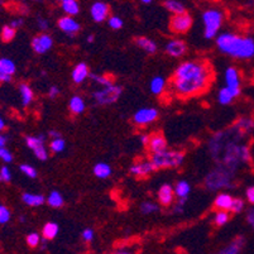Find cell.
Segmentation results:
<instances>
[{
    "instance_id": "cell-1",
    "label": "cell",
    "mask_w": 254,
    "mask_h": 254,
    "mask_svg": "<svg viewBox=\"0 0 254 254\" xmlns=\"http://www.w3.org/2000/svg\"><path fill=\"white\" fill-rule=\"evenodd\" d=\"M212 81V70L205 61L182 62L172 76V90L177 98L191 99L206 91Z\"/></svg>"
},
{
    "instance_id": "cell-2",
    "label": "cell",
    "mask_w": 254,
    "mask_h": 254,
    "mask_svg": "<svg viewBox=\"0 0 254 254\" xmlns=\"http://www.w3.org/2000/svg\"><path fill=\"white\" fill-rule=\"evenodd\" d=\"M216 46L224 55L237 60H251L254 57V39L237 33H223L216 38Z\"/></svg>"
},
{
    "instance_id": "cell-3",
    "label": "cell",
    "mask_w": 254,
    "mask_h": 254,
    "mask_svg": "<svg viewBox=\"0 0 254 254\" xmlns=\"http://www.w3.org/2000/svg\"><path fill=\"white\" fill-rule=\"evenodd\" d=\"M185 159V154L177 151H161L157 153H152L151 163L153 165L154 170L161 168H176L182 165Z\"/></svg>"
},
{
    "instance_id": "cell-4",
    "label": "cell",
    "mask_w": 254,
    "mask_h": 254,
    "mask_svg": "<svg viewBox=\"0 0 254 254\" xmlns=\"http://www.w3.org/2000/svg\"><path fill=\"white\" fill-rule=\"evenodd\" d=\"M235 171L226 166H220L211 171L206 179V185L211 190H218V189H224V187H230L233 184Z\"/></svg>"
},
{
    "instance_id": "cell-5",
    "label": "cell",
    "mask_w": 254,
    "mask_h": 254,
    "mask_svg": "<svg viewBox=\"0 0 254 254\" xmlns=\"http://www.w3.org/2000/svg\"><path fill=\"white\" fill-rule=\"evenodd\" d=\"M202 22H204V36L205 38L211 39L220 31L224 22L223 11L219 9H207L202 14Z\"/></svg>"
},
{
    "instance_id": "cell-6",
    "label": "cell",
    "mask_w": 254,
    "mask_h": 254,
    "mask_svg": "<svg viewBox=\"0 0 254 254\" xmlns=\"http://www.w3.org/2000/svg\"><path fill=\"white\" fill-rule=\"evenodd\" d=\"M122 92H123L122 86L112 85V86H105L100 90H96L95 92H92V99L98 105H110L120 98Z\"/></svg>"
},
{
    "instance_id": "cell-7",
    "label": "cell",
    "mask_w": 254,
    "mask_h": 254,
    "mask_svg": "<svg viewBox=\"0 0 254 254\" xmlns=\"http://www.w3.org/2000/svg\"><path fill=\"white\" fill-rule=\"evenodd\" d=\"M191 25H192V18L189 13H180V14H175L171 18L170 28L173 33L182 34L190 31Z\"/></svg>"
},
{
    "instance_id": "cell-8",
    "label": "cell",
    "mask_w": 254,
    "mask_h": 254,
    "mask_svg": "<svg viewBox=\"0 0 254 254\" xmlns=\"http://www.w3.org/2000/svg\"><path fill=\"white\" fill-rule=\"evenodd\" d=\"M225 86L234 94L235 96H239L242 92L240 86V75L235 67H228L225 71Z\"/></svg>"
},
{
    "instance_id": "cell-9",
    "label": "cell",
    "mask_w": 254,
    "mask_h": 254,
    "mask_svg": "<svg viewBox=\"0 0 254 254\" xmlns=\"http://www.w3.org/2000/svg\"><path fill=\"white\" fill-rule=\"evenodd\" d=\"M158 119V112L153 108H143L135 112L133 120L137 126H147Z\"/></svg>"
},
{
    "instance_id": "cell-10",
    "label": "cell",
    "mask_w": 254,
    "mask_h": 254,
    "mask_svg": "<svg viewBox=\"0 0 254 254\" xmlns=\"http://www.w3.org/2000/svg\"><path fill=\"white\" fill-rule=\"evenodd\" d=\"M52 46V37L48 36V34L46 33L39 34V36L34 37V38L32 39V48H33L34 52L38 53V55H43V53H46L47 51H50Z\"/></svg>"
},
{
    "instance_id": "cell-11",
    "label": "cell",
    "mask_w": 254,
    "mask_h": 254,
    "mask_svg": "<svg viewBox=\"0 0 254 254\" xmlns=\"http://www.w3.org/2000/svg\"><path fill=\"white\" fill-rule=\"evenodd\" d=\"M90 14L94 22L101 23L104 20L108 19L110 14V8L109 5L104 1H95L90 8Z\"/></svg>"
},
{
    "instance_id": "cell-12",
    "label": "cell",
    "mask_w": 254,
    "mask_h": 254,
    "mask_svg": "<svg viewBox=\"0 0 254 254\" xmlns=\"http://www.w3.org/2000/svg\"><path fill=\"white\" fill-rule=\"evenodd\" d=\"M147 148L149 149L151 153H157V152L167 149V142H166V138L163 137L162 133H154V134L149 135Z\"/></svg>"
},
{
    "instance_id": "cell-13",
    "label": "cell",
    "mask_w": 254,
    "mask_h": 254,
    "mask_svg": "<svg viewBox=\"0 0 254 254\" xmlns=\"http://www.w3.org/2000/svg\"><path fill=\"white\" fill-rule=\"evenodd\" d=\"M57 25H59V28L62 32H64L66 34H70V36H73V34H76L80 31V24L71 15L60 18Z\"/></svg>"
},
{
    "instance_id": "cell-14",
    "label": "cell",
    "mask_w": 254,
    "mask_h": 254,
    "mask_svg": "<svg viewBox=\"0 0 254 254\" xmlns=\"http://www.w3.org/2000/svg\"><path fill=\"white\" fill-rule=\"evenodd\" d=\"M153 170L154 167L151 163V161H140V162H137L131 166L130 173L133 175V176L145 177V176H148V175H151Z\"/></svg>"
},
{
    "instance_id": "cell-15",
    "label": "cell",
    "mask_w": 254,
    "mask_h": 254,
    "mask_svg": "<svg viewBox=\"0 0 254 254\" xmlns=\"http://www.w3.org/2000/svg\"><path fill=\"white\" fill-rule=\"evenodd\" d=\"M173 200H175V189L168 184L162 185L158 191V201L163 206H170Z\"/></svg>"
},
{
    "instance_id": "cell-16",
    "label": "cell",
    "mask_w": 254,
    "mask_h": 254,
    "mask_svg": "<svg viewBox=\"0 0 254 254\" xmlns=\"http://www.w3.org/2000/svg\"><path fill=\"white\" fill-rule=\"evenodd\" d=\"M166 52L172 57H181L186 52V43L181 39H171L166 45Z\"/></svg>"
},
{
    "instance_id": "cell-17",
    "label": "cell",
    "mask_w": 254,
    "mask_h": 254,
    "mask_svg": "<svg viewBox=\"0 0 254 254\" xmlns=\"http://www.w3.org/2000/svg\"><path fill=\"white\" fill-rule=\"evenodd\" d=\"M90 72H89V68H87V64L81 62V64H76L75 68L72 71V80L75 84H81L89 77Z\"/></svg>"
},
{
    "instance_id": "cell-18",
    "label": "cell",
    "mask_w": 254,
    "mask_h": 254,
    "mask_svg": "<svg viewBox=\"0 0 254 254\" xmlns=\"http://www.w3.org/2000/svg\"><path fill=\"white\" fill-rule=\"evenodd\" d=\"M22 200L24 204H27L28 206H33V207H38L41 205L45 204V196L42 195H37V193H29L25 192L23 193Z\"/></svg>"
},
{
    "instance_id": "cell-19",
    "label": "cell",
    "mask_w": 254,
    "mask_h": 254,
    "mask_svg": "<svg viewBox=\"0 0 254 254\" xmlns=\"http://www.w3.org/2000/svg\"><path fill=\"white\" fill-rule=\"evenodd\" d=\"M68 108H70V110L72 114L80 115L85 112V108H86V105H85V101L81 96L75 95L71 98L70 103H68Z\"/></svg>"
},
{
    "instance_id": "cell-20",
    "label": "cell",
    "mask_w": 254,
    "mask_h": 254,
    "mask_svg": "<svg viewBox=\"0 0 254 254\" xmlns=\"http://www.w3.org/2000/svg\"><path fill=\"white\" fill-rule=\"evenodd\" d=\"M233 204V197L229 193H220L218 195V197L215 198V202H214V206L218 210H228L229 211L230 207Z\"/></svg>"
},
{
    "instance_id": "cell-21",
    "label": "cell",
    "mask_w": 254,
    "mask_h": 254,
    "mask_svg": "<svg viewBox=\"0 0 254 254\" xmlns=\"http://www.w3.org/2000/svg\"><path fill=\"white\" fill-rule=\"evenodd\" d=\"M244 244H246V240L243 237H238L237 239H234L232 243L228 247H225V249L220 252L223 254H237L239 252H242V249L244 248Z\"/></svg>"
},
{
    "instance_id": "cell-22",
    "label": "cell",
    "mask_w": 254,
    "mask_h": 254,
    "mask_svg": "<svg viewBox=\"0 0 254 254\" xmlns=\"http://www.w3.org/2000/svg\"><path fill=\"white\" fill-rule=\"evenodd\" d=\"M135 45L147 53H154L157 51V45L152 41V39L147 38V37H138L135 39Z\"/></svg>"
},
{
    "instance_id": "cell-23",
    "label": "cell",
    "mask_w": 254,
    "mask_h": 254,
    "mask_svg": "<svg viewBox=\"0 0 254 254\" xmlns=\"http://www.w3.org/2000/svg\"><path fill=\"white\" fill-rule=\"evenodd\" d=\"M19 92H20V98H22V104L23 106H28L31 105V103L34 99V94L32 91L31 87L27 84H20L19 85Z\"/></svg>"
},
{
    "instance_id": "cell-24",
    "label": "cell",
    "mask_w": 254,
    "mask_h": 254,
    "mask_svg": "<svg viewBox=\"0 0 254 254\" xmlns=\"http://www.w3.org/2000/svg\"><path fill=\"white\" fill-rule=\"evenodd\" d=\"M166 87V80L162 76H156V77L152 78L151 85H149V89H151L152 94L154 95H161Z\"/></svg>"
},
{
    "instance_id": "cell-25",
    "label": "cell",
    "mask_w": 254,
    "mask_h": 254,
    "mask_svg": "<svg viewBox=\"0 0 254 254\" xmlns=\"http://www.w3.org/2000/svg\"><path fill=\"white\" fill-rule=\"evenodd\" d=\"M62 10L67 15H76L80 11V5H78L77 0H64L62 1Z\"/></svg>"
},
{
    "instance_id": "cell-26",
    "label": "cell",
    "mask_w": 254,
    "mask_h": 254,
    "mask_svg": "<svg viewBox=\"0 0 254 254\" xmlns=\"http://www.w3.org/2000/svg\"><path fill=\"white\" fill-rule=\"evenodd\" d=\"M94 175L98 179H108L112 175V167L108 163H96L95 167H94Z\"/></svg>"
},
{
    "instance_id": "cell-27",
    "label": "cell",
    "mask_w": 254,
    "mask_h": 254,
    "mask_svg": "<svg viewBox=\"0 0 254 254\" xmlns=\"http://www.w3.org/2000/svg\"><path fill=\"white\" fill-rule=\"evenodd\" d=\"M237 98V96L230 91L228 87H223V89L219 90V94H218V100L221 105H229V104L233 103V100Z\"/></svg>"
},
{
    "instance_id": "cell-28",
    "label": "cell",
    "mask_w": 254,
    "mask_h": 254,
    "mask_svg": "<svg viewBox=\"0 0 254 254\" xmlns=\"http://www.w3.org/2000/svg\"><path fill=\"white\" fill-rule=\"evenodd\" d=\"M163 5H165V8L168 11H171L173 14H180V13H185L186 11L185 5L181 1H179V0H166Z\"/></svg>"
},
{
    "instance_id": "cell-29",
    "label": "cell",
    "mask_w": 254,
    "mask_h": 254,
    "mask_svg": "<svg viewBox=\"0 0 254 254\" xmlns=\"http://www.w3.org/2000/svg\"><path fill=\"white\" fill-rule=\"evenodd\" d=\"M59 225L56 223H47L45 226H43V232L42 235L45 239L51 240L59 234Z\"/></svg>"
},
{
    "instance_id": "cell-30",
    "label": "cell",
    "mask_w": 254,
    "mask_h": 254,
    "mask_svg": "<svg viewBox=\"0 0 254 254\" xmlns=\"http://www.w3.org/2000/svg\"><path fill=\"white\" fill-rule=\"evenodd\" d=\"M191 191V186L189 182L186 181H179L175 187V195L177 197H187Z\"/></svg>"
},
{
    "instance_id": "cell-31",
    "label": "cell",
    "mask_w": 254,
    "mask_h": 254,
    "mask_svg": "<svg viewBox=\"0 0 254 254\" xmlns=\"http://www.w3.org/2000/svg\"><path fill=\"white\" fill-rule=\"evenodd\" d=\"M89 77L91 78L92 82H95V84H98L99 86H112V85H114V82H113V78L108 77V76L105 75H95V73H90Z\"/></svg>"
},
{
    "instance_id": "cell-32",
    "label": "cell",
    "mask_w": 254,
    "mask_h": 254,
    "mask_svg": "<svg viewBox=\"0 0 254 254\" xmlns=\"http://www.w3.org/2000/svg\"><path fill=\"white\" fill-rule=\"evenodd\" d=\"M0 70L9 76H13L15 73V64L9 59H0Z\"/></svg>"
},
{
    "instance_id": "cell-33",
    "label": "cell",
    "mask_w": 254,
    "mask_h": 254,
    "mask_svg": "<svg viewBox=\"0 0 254 254\" xmlns=\"http://www.w3.org/2000/svg\"><path fill=\"white\" fill-rule=\"evenodd\" d=\"M47 202L48 205L52 207H61L62 205H64V197H62V195L59 191H52V192L48 195Z\"/></svg>"
},
{
    "instance_id": "cell-34",
    "label": "cell",
    "mask_w": 254,
    "mask_h": 254,
    "mask_svg": "<svg viewBox=\"0 0 254 254\" xmlns=\"http://www.w3.org/2000/svg\"><path fill=\"white\" fill-rule=\"evenodd\" d=\"M25 143H27V147L32 151H34L36 148L41 147V145L45 144V137H27L25 138Z\"/></svg>"
},
{
    "instance_id": "cell-35",
    "label": "cell",
    "mask_w": 254,
    "mask_h": 254,
    "mask_svg": "<svg viewBox=\"0 0 254 254\" xmlns=\"http://www.w3.org/2000/svg\"><path fill=\"white\" fill-rule=\"evenodd\" d=\"M0 37L3 39V42H10L11 39H14L15 37V28L11 27V25H5L1 29V33H0Z\"/></svg>"
},
{
    "instance_id": "cell-36",
    "label": "cell",
    "mask_w": 254,
    "mask_h": 254,
    "mask_svg": "<svg viewBox=\"0 0 254 254\" xmlns=\"http://www.w3.org/2000/svg\"><path fill=\"white\" fill-rule=\"evenodd\" d=\"M229 219L230 215L229 212H228V210H219V211L216 212L215 218H214V221H215V224L218 226H223L229 221Z\"/></svg>"
},
{
    "instance_id": "cell-37",
    "label": "cell",
    "mask_w": 254,
    "mask_h": 254,
    "mask_svg": "<svg viewBox=\"0 0 254 254\" xmlns=\"http://www.w3.org/2000/svg\"><path fill=\"white\" fill-rule=\"evenodd\" d=\"M64 145H66V143H64V140L61 137L53 138V140L50 144V148L53 153H61L64 149Z\"/></svg>"
},
{
    "instance_id": "cell-38",
    "label": "cell",
    "mask_w": 254,
    "mask_h": 254,
    "mask_svg": "<svg viewBox=\"0 0 254 254\" xmlns=\"http://www.w3.org/2000/svg\"><path fill=\"white\" fill-rule=\"evenodd\" d=\"M158 205L154 204V202L152 201H145L140 205V210H142V212H144V214H153V212L158 211Z\"/></svg>"
},
{
    "instance_id": "cell-39",
    "label": "cell",
    "mask_w": 254,
    "mask_h": 254,
    "mask_svg": "<svg viewBox=\"0 0 254 254\" xmlns=\"http://www.w3.org/2000/svg\"><path fill=\"white\" fill-rule=\"evenodd\" d=\"M27 244H28L31 248H37V247L41 244V237H39L37 233H31V234L27 237Z\"/></svg>"
},
{
    "instance_id": "cell-40",
    "label": "cell",
    "mask_w": 254,
    "mask_h": 254,
    "mask_svg": "<svg viewBox=\"0 0 254 254\" xmlns=\"http://www.w3.org/2000/svg\"><path fill=\"white\" fill-rule=\"evenodd\" d=\"M244 210V201L242 198H233V204L230 207V211H233L234 214H239Z\"/></svg>"
},
{
    "instance_id": "cell-41",
    "label": "cell",
    "mask_w": 254,
    "mask_h": 254,
    "mask_svg": "<svg viewBox=\"0 0 254 254\" xmlns=\"http://www.w3.org/2000/svg\"><path fill=\"white\" fill-rule=\"evenodd\" d=\"M10 220V211L6 206L0 205V224H6Z\"/></svg>"
},
{
    "instance_id": "cell-42",
    "label": "cell",
    "mask_w": 254,
    "mask_h": 254,
    "mask_svg": "<svg viewBox=\"0 0 254 254\" xmlns=\"http://www.w3.org/2000/svg\"><path fill=\"white\" fill-rule=\"evenodd\" d=\"M20 171L24 173L25 176L29 177V179H34V177H37V171L34 170V167H32V166L29 165H22L20 166Z\"/></svg>"
},
{
    "instance_id": "cell-43",
    "label": "cell",
    "mask_w": 254,
    "mask_h": 254,
    "mask_svg": "<svg viewBox=\"0 0 254 254\" xmlns=\"http://www.w3.org/2000/svg\"><path fill=\"white\" fill-rule=\"evenodd\" d=\"M108 23H109V27L113 29H120L122 27H123V20H122V18L117 17V15H114V17H110L109 20H108Z\"/></svg>"
},
{
    "instance_id": "cell-44",
    "label": "cell",
    "mask_w": 254,
    "mask_h": 254,
    "mask_svg": "<svg viewBox=\"0 0 254 254\" xmlns=\"http://www.w3.org/2000/svg\"><path fill=\"white\" fill-rule=\"evenodd\" d=\"M33 153L36 154V157L39 159V161H46V159L48 158V153H47V149H46L45 144L34 149Z\"/></svg>"
},
{
    "instance_id": "cell-45",
    "label": "cell",
    "mask_w": 254,
    "mask_h": 254,
    "mask_svg": "<svg viewBox=\"0 0 254 254\" xmlns=\"http://www.w3.org/2000/svg\"><path fill=\"white\" fill-rule=\"evenodd\" d=\"M0 159L5 163H10L13 161V154L5 147H0Z\"/></svg>"
},
{
    "instance_id": "cell-46",
    "label": "cell",
    "mask_w": 254,
    "mask_h": 254,
    "mask_svg": "<svg viewBox=\"0 0 254 254\" xmlns=\"http://www.w3.org/2000/svg\"><path fill=\"white\" fill-rule=\"evenodd\" d=\"M11 180V172L8 167H1L0 170V181L9 182Z\"/></svg>"
},
{
    "instance_id": "cell-47",
    "label": "cell",
    "mask_w": 254,
    "mask_h": 254,
    "mask_svg": "<svg viewBox=\"0 0 254 254\" xmlns=\"http://www.w3.org/2000/svg\"><path fill=\"white\" fill-rule=\"evenodd\" d=\"M82 239H84V242H87V243L91 242V240L94 239V230L89 229V228L85 229L84 232H82Z\"/></svg>"
},
{
    "instance_id": "cell-48",
    "label": "cell",
    "mask_w": 254,
    "mask_h": 254,
    "mask_svg": "<svg viewBox=\"0 0 254 254\" xmlns=\"http://www.w3.org/2000/svg\"><path fill=\"white\" fill-rule=\"evenodd\" d=\"M246 197L249 204L254 205V186L248 187V190L246 191Z\"/></svg>"
},
{
    "instance_id": "cell-49",
    "label": "cell",
    "mask_w": 254,
    "mask_h": 254,
    "mask_svg": "<svg viewBox=\"0 0 254 254\" xmlns=\"http://www.w3.org/2000/svg\"><path fill=\"white\" fill-rule=\"evenodd\" d=\"M247 221H248L249 225L254 229V207L248 211V215H247Z\"/></svg>"
},
{
    "instance_id": "cell-50",
    "label": "cell",
    "mask_w": 254,
    "mask_h": 254,
    "mask_svg": "<svg viewBox=\"0 0 254 254\" xmlns=\"http://www.w3.org/2000/svg\"><path fill=\"white\" fill-rule=\"evenodd\" d=\"M59 94H60V90L57 86H51V89L48 90V95H50L51 98H56Z\"/></svg>"
},
{
    "instance_id": "cell-51",
    "label": "cell",
    "mask_w": 254,
    "mask_h": 254,
    "mask_svg": "<svg viewBox=\"0 0 254 254\" xmlns=\"http://www.w3.org/2000/svg\"><path fill=\"white\" fill-rule=\"evenodd\" d=\"M11 80V76L6 75L3 71L0 70V82H9Z\"/></svg>"
},
{
    "instance_id": "cell-52",
    "label": "cell",
    "mask_w": 254,
    "mask_h": 254,
    "mask_svg": "<svg viewBox=\"0 0 254 254\" xmlns=\"http://www.w3.org/2000/svg\"><path fill=\"white\" fill-rule=\"evenodd\" d=\"M38 24L42 29L48 28V20L47 19H43V18H38Z\"/></svg>"
},
{
    "instance_id": "cell-53",
    "label": "cell",
    "mask_w": 254,
    "mask_h": 254,
    "mask_svg": "<svg viewBox=\"0 0 254 254\" xmlns=\"http://www.w3.org/2000/svg\"><path fill=\"white\" fill-rule=\"evenodd\" d=\"M11 27H14V28H18V27H20V25H23V19H15L11 22Z\"/></svg>"
},
{
    "instance_id": "cell-54",
    "label": "cell",
    "mask_w": 254,
    "mask_h": 254,
    "mask_svg": "<svg viewBox=\"0 0 254 254\" xmlns=\"http://www.w3.org/2000/svg\"><path fill=\"white\" fill-rule=\"evenodd\" d=\"M48 135H50V137H52V138L61 137V134H60L59 131H56V130H50V131H48Z\"/></svg>"
},
{
    "instance_id": "cell-55",
    "label": "cell",
    "mask_w": 254,
    "mask_h": 254,
    "mask_svg": "<svg viewBox=\"0 0 254 254\" xmlns=\"http://www.w3.org/2000/svg\"><path fill=\"white\" fill-rule=\"evenodd\" d=\"M148 138L149 135H140V142H142L144 145H147V143H148Z\"/></svg>"
},
{
    "instance_id": "cell-56",
    "label": "cell",
    "mask_w": 254,
    "mask_h": 254,
    "mask_svg": "<svg viewBox=\"0 0 254 254\" xmlns=\"http://www.w3.org/2000/svg\"><path fill=\"white\" fill-rule=\"evenodd\" d=\"M6 144V138L4 135L0 134V147H5Z\"/></svg>"
},
{
    "instance_id": "cell-57",
    "label": "cell",
    "mask_w": 254,
    "mask_h": 254,
    "mask_svg": "<svg viewBox=\"0 0 254 254\" xmlns=\"http://www.w3.org/2000/svg\"><path fill=\"white\" fill-rule=\"evenodd\" d=\"M4 128H5V123H4V120L0 117V131L4 130Z\"/></svg>"
},
{
    "instance_id": "cell-58",
    "label": "cell",
    "mask_w": 254,
    "mask_h": 254,
    "mask_svg": "<svg viewBox=\"0 0 254 254\" xmlns=\"http://www.w3.org/2000/svg\"><path fill=\"white\" fill-rule=\"evenodd\" d=\"M87 42L89 43L94 42V36H89V38H87Z\"/></svg>"
},
{
    "instance_id": "cell-59",
    "label": "cell",
    "mask_w": 254,
    "mask_h": 254,
    "mask_svg": "<svg viewBox=\"0 0 254 254\" xmlns=\"http://www.w3.org/2000/svg\"><path fill=\"white\" fill-rule=\"evenodd\" d=\"M140 1H142V3H144V4L152 3V0H140Z\"/></svg>"
},
{
    "instance_id": "cell-60",
    "label": "cell",
    "mask_w": 254,
    "mask_h": 254,
    "mask_svg": "<svg viewBox=\"0 0 254 254\" xmlns=\"http://www.w3.org/2000/svg\"><path fill=\"white\" fill-rule=\"evenodd\" d=\"M60 1H61V3H62V1H64V0H60Z\"/></svg>"
}]
</instances>
